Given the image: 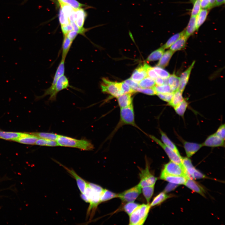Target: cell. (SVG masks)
Listing matches in <instances>:
<instances>
[{
    "label": "cell",
    "mask_w": 225,
    "mask_h": 225,
    "mask_svg": "<svg viewBox=\"0 0 225 225\" xmlns=\"http://www.w3.org/2000/svg\"><path fill=\"white\" fill-rule=\"evenodd\" d=\"M104 189L100 186L87 182V185L84 192L90 204L88 210V214H89L91 210L94 211L98 205L100 203V198Z\"/></svg>",
    "instance_id": "cell-1"
},
{
    "label": "cell",
    "mask_w": 225,
    "mask_h": 225,
    "mask_svg": "<svg viewBox=\"0 0 225 225\" xmlns=\"http://www.w3.org/2000/svg\"><path fill=\"white\" fill-rule=\"evenodd\" d=\"M59 146L76 148L83 150H92L94 148L90 141L77 139L70 137L59 135L56 141Z\"/></svg>",
    "instance_id": "cell-2"
},
{
    "label": "cell",
    "mask_w": 225,
    "mask_h": 225,
    "mask_svg": "<svg viewBox=\"0 0 225 225\" xmlns=\"http://www.w3.org/2000/svg\"><path fill=\"white\" fill-rule=\"evenodd\" d=\"M67 77L64 75L61 76L53 86L45 90L44 94L40 96L36 97L37 99L42 98L47 95H50L49 100L53 101L56 100L57 94L60 91L70 87Z\"/></svg>",
    "instance_id": "cell-3"
},
{
    "label": "cell",
    "mask_w": 225,
    "mask_h": 225,
    "mask_svg": "<svg viewBox=\"0 0 225 225\" xmlns=\"http://www.w3.org/2000/svg\"><path fill=\"white\" fill-rule=\"evenodd\" d=\"M150 204L139 205L129 216V224L142 225L144 223L149 211Z\"/></svg>",
    "instance_id": "cell-4"
},
{
    "label": "cell",
    "mask_w": 225,
    "mask_h": 225,
    "mask_svg": "<svg viewBox=\"0 0 225 225\" xmlns=\"http://www.w3.org/2000/svg\"><path fill=\"white\" fill-rule=\"evenodd\" d=\"M100 86L103 92L108 93L114 97L117 98L123 94L121 82L112 81L107 78H102Z\"/></svg>",
    "instance_id": "cell-5"
},
{
    "label": "cell",
    "mask_w": 225,
    "mask_h": 225,
    "mask_svg": "<svg viewBox=\"0 0 225 225\" xmlns=\"http://www.w3.org/2000/svg\"><path fill=\"white\" fill-rule=\"evenodd\" d=\"M127 124L131 125L140 129L135 122L133 105L126 108H120V122L116 128L122 125Z\"/></svg>",
    "instance_id": "cell-6"
},
{
    "label": "cell",
    "mask_w": 225,
    "mask_h": 225,
    "mask_svg": "<svg viewBox=\"0 0 225 225\" xmlns=\"http://www.w3.org/2000/svg\"><path fill=\"white\" fill-rule=\"evenodd\" d=\"M161 175L183 176L189 178L182 165H179L172 161L164 165Z\"/></svg>",
    "instance_id": "cell-7"
},
{
    "label": "cell",
    "mask_w": 225,
    "mask_h": 225,
    "mask_svg": "<svg viewBox=\"0 0 225 225\" xmlns=\"http://www.w3.org/2000/svg\"><path fill=\"white\" fill-rule=\"evenodd\" d=\"M140 181L138 185L142 188L143 187L154 185L157 179L150 172L148 163L145 169L141 170L139 173Z\"/></svg>",
    "instance_id": "cell-8"
},
{
    "label": "cell",
    "mask_w": 225,
    "mask_h": 225,
    "mask_svg": "<svg viewBox=\"0 0 225 225\" xmlns=\"http://www.w3.org/2000/svg\"><path fill=\"white\" fill-rule=\"evenodd\" d=\"M142 188L138 185L118 194V198L122 201L127 202H134L141 193Z\"/></svg>",
    "instance_id": "cell-9"
},
{
    "label": "cell",
    "mask_w": 225,
    "mask_h": 225,
    "mask_svg": "<svg viewBox=\"0 0 225 225\" xmlns=\"http://www.w3.org/2000/svg\"><path fill=\"white\" fill-rule=\"evenodd\" d=\"M149 137L153 141L160 146L165 151L171 161L178 164L182 165V157L172 150V149L166 146L163 142L155 136L149 135Z\"/></svg>",
    "instance_id": "cell-10"
},
{
    "label": "cell",
    "mask_w": 225,
    "mask_h": 225,
    "mask_svg": "<svg viewBox=\"0 0 225 225\" xmlns=\"http://www.w3.org/2000/svg\"><path fill=\"white\" fill-rule=\"evenodd\" d=\"M182 163L189 178L196 179L205 178L204 174L196 170L193 167L189 158L182 157Z\"/></svg>",
    "instance_id": "cell-11"
},
{
    "label": "cell",
    "mask_w": 225,
    "mask_h": 225,
    "mask_svg": "<svg viewBox=\"0 0 225 225\" xmlns=\"http://www.w3.org/2000/svg\"><path fill=\"white\" fill-rule=\"evenodd\" d=\"M202 144L203 146L211 147H224L225 140L214 133L208 136Z\"/></svg>",
    "instance_id": "cell-12"
},
{
    "label": "cell",
    "mask_w": 225,
    "mask_h": 225,
    "mask_svg": "<svg viewBox=\"0 0 225 225\" xmlns=\"http://www.w3.org/2000/svg\"><path fill=\"white\" fill-rule=\"evenodd\" d=\"M195 63L193 61L190 66L181 74L179 78V84L178 90L183 92L186 86L192 68Z\"/></svg>",
    "instance_id": "cell-13"
},
{
    "label": "cell",
    "mask_w": 225,
    "mask_h": 225,
    "mask_svg": "<svg viewBox=\"0 0 225 225\" xmlns=\"http://www.w3.org/2000/svg\"><path fill=\"white\" fill-rule=\"evenodd\" d=\"M59 164L63 167L68 172L75 178L76 180L78 187L81 193H84L87 185V182L78 176L73 169H70L61 164Z\"/></svg>",
    "instance_id": "cell-14"
},
{
    "label": "cell",
    "mask_w": 225,
    "mask_h": 225,
    "mask_svg": "<svg viewBox=\"0 0 225 225\" xmlns=\"http://www.w3.org/2000/svg\"><path fill=\"white\" fill-rule=\"evenodd\" d=\"M183 147L188 158L192 156L203 147L202 144L189 142L184 141Z\"/></svg>",
    "instance_id": "cell-15"
},
{
    "label": "cell",
    "mask_w": 225,
    "mask_h": 225,
    "mask_svg": "<svg viewBox=\"0 0 225 225\" xmlns=\"http://www.w3.org/2000/svg\"><path fill=\"white\" fill-rule=\"evenodd\" d=\"M145 63L139 65L133 72L131 77L133 81L138 82L147 76Z\"/></svg>",
    "instance_id": "cell-16"
},
{
    "label": "cell",
    "mask_w": 225,
    "mask_h": 225,
    "mask_svg": "<svg viewBox=\"0 0 225 225\" xmlns=\"http://www.w3.org/2000/svg\"><path fill=\"white\" fill-rule=\"evenodd\" d=\"M38 138L36 136L31 133H24L21 137L16 139L14 141L22 144L35 145Z\"/></svg>",
    "instance_id": "cell-17"
},
{
    "label": "cell",
    "mask_w": 225,
    "mask_h": 225,
    "mask_svg": "<svg viewBox=\"0 0 225 225\" xmlns=\"http://www.w3.org/2000/svg\"><path fill=\"white\" fill-rule=\"evenodd\" d=\"M160 178L170 183L180 185L184 184L188 178L183 176L160 175Z\"/></svg>",
    "instance_id": "cell-18"
},
{
    "label": "cell",
    "mask_w": 225,
    "mask_h": 225,
    "mask_svg": "<svg viewBox=\"0 0 225 225\" xmlns=\"http://www.w3.org/2000/svg\"><path fill=\"white\" fill-rule=\"evenodd\" d=\"M117 100L120 108L133 105L132 98L131 93L123 94L117 98Z\"/></svg>",
    "instance_id": "cell-19"
},
{
    "label": "cell",
    "mask_w": 225,
    "mask_h": 225,
    "mask_svg": "<svg viewBox=\"0 0 225 225\" xmlns=\"http://www.w3.org/2000/svg\"><path fill=\"white\" fill-rule=\"evenodd\" d=\"M184 185L193 191L204 196L205 191L203 188L192 179L188 178Z\"/></svg>",
    "instance_id": "cell-20"
},
{
    "label": "cell",
    "mask_w": 225,
    "mask_h": 225,
    "mask_svg": "<svg viewBox=\"0 0 225 225\" xmlns=\"http://www.w3.org/2000/svg\"><path fill=\"white\" fill-rule=\"evenodd\" d=\"M174 52L169 50L164 52L161 58L159 59L157 66L162 68L167 67Z\"/></svg>",
    "instance_id": "cell-21"
},
{
    "label": "cell",
    "mask_w": 225,
    "mask_h": 225,
    "mask_svg": "<svg viewBox=\"0 0 225 225\" xmlns=\"http://www.w3.org/2000/svg\"><path fill=\"white\" fill-rule=\"evenodd\" d=\"M23 132L4 131L0 130V138L14 141L21 137Z\"/></svg>",
    "instance_id": "cell-22"
},
{
    "label": "cell",
    "mask_w": 225,
    "mask_h": 225,
    "mask_svg": "<svg viewBox=\"0 0 225 225\" xmlns=\"http://www.w3.org/2000/svg\"><path fill=\"white\" fill-rule=\"evenodd\" d=\"M185 30V35L188 38L196 30V16H191L187 26Z\"/></svg>",
    "instance_id": "cell-23"
},
{
    "label": "cell",
    "mask_w": 225,
    "mask_h": 225,
    "mask_svg": "<svg viewBox=\"0 0 225 225\" xmlns=\"http://www.w3.org/2000/svg\"><path fill=\"white\" fill-rule=\"evenodd\" d=\"M188 38L184 34L170 47V50L174 52L181 50L185 47Z\"/></svg>",
    "instance_id": "cell-24"
},
{
    "label": "cell",
    "mask_w": 225,
    "mask_h": 225,
    "mask_svg": "<svg viewBox=\"0 0 225 225\" xmlns=\"http://www.w3.org/2000/svg\"><path fill=\"white\" fill-rule=\"evenodd\" d=\"M65 60L62 59L57 68L53 77V81L50 86H53L56 83L58 79L62 76L64 74Z\"/></svg>",
    "instance_id": "cell-25"
},
{
    "label": "cell",
    "mask_w": 225,
    "mask_h": 225,
    "mask_svg": "<svg viewBox=\"0 0 225 225\" xmlns=\"http://www.w3.org/2000/svg\"><path fill=\"white\" fill-rule=\"evenodd\" d=\"M160 132L161 135V140L163 143L177 154L180 155L179 151L175 144L168 137L166 134L161 129Z\"/></svg>",
    "instance_id": "cell-26"
},
{
    "label": "cell",
    "mask_w": 225,
    "mask_h": 225,
    "mask_svg": "<svg viewBox=\"0 0 225 225\" xmlns=\"http://www.w3.org/2000/svg\"><path fill=\"white\" fill-rule=\"evenodd\" d=\"M63 37L64 38L62 45V59L65 60L73 41H71L66 36Z\"/></svg>",
    "instance_id": "cell-27"
},
{
    "label": "cell",
    "mask_w": 225,
    "mask_h": 225,
    "mask_svg": "<svg viewBox=\"0 0 225 225\" xmlns=\"http://www.w3.org/2000/svg\"><path fill=\"white\" fill-rule=\"evenodd\" d=\"M208 13L207 9H201L196 16V30H198L199 28L205 21Z\"/></svg>",
    "instance_id": "cell-28"
},
{
    "label": "cell",
    "mask_w": 225,
    "mask_h": 225,
    "mask_svg": "<svg viewBox=\"0 0 225 225\" xmlns=\"http://www.w3.org/2000/svg\"><path fill=\"white\" fill-rule=\"evenodd\" d=\"M182 93L178 90L174 92L171 101L168 102V105L174 108L180 103L184 99Z\"/></svg>",
    "instance_id": "cell-29"
},
{
    "label": "cell",
    "mask_w": 225,
    "mask_h": 225,
    "mask_svg": "<svg viewBox=\"0 0 225 225\" xmlns=\"http://www.w3.org/2000/svg\"><path fill=\"white\" fill-rule=\"evenodd\" d=\"M164 50L165 49L162 47L154 51L149 55L146 60L150 62L160 59L164 52Z\"/></svg>",
    "instance_id": "cell-30"
},
{
    "label": "cell",
    "mask_w": 225,
    "mask_h": 225,
    "mask_svg": "<svg viewBox=\"0 0 225 225\" xmlns=\"http://www.w3.org/2000/svg\"><path fill=\"white\" fill-rule=\"evenodd\" d=\"M77 14L76 23L77 25L79 28H82L84 25L87 14L85 10L82 8L76 10Z\"/></svg>",
    "instance_id": "cell-31"
},
{
    "label": "cell",
    "mask_w": 225,
    "mask_h": 225,
    "mask_svg": "<svg viewBox=\"0 0 225 225\" xmlns=\"http://www.w3.org/2000/svg\"><path fill=\"white\" fill-rule=\"evenodd\" d=\"M30 133L39 138L53 141H56L59 136V135L56 133L49 132H36Z\"/></svg>",
    "instance_id": "cell-32"
},
{
    "label": "cell",
    "mask_w": 225,
    "mask_h": 225,
    "mask_svg": "<svg viewBox=\"0 0 225 225\" xmlns=\"http://www.w3.org/2000/svg\"><path fill=\"white\" fill-rule=\"evenodd\" d=\"M179 84V78L174 74L170 75L168 78V84L174 92L178 89Z\"/></svg>",
    "instance_id": "cell-33"
},
{
    "label": "cell",
    "mask_w": 225,
    "mask_h": 225,
    "mask_svg": "<svg viewBox=\"0 0 225 225\" xmlns=\"http://www.w3.org/2000/svg\"><path fill=\"white\" fill-rule=\"evenodd\" d=\"M185 33V30L177 33L171 37L162 46L164 49H166L170 48L173 45L178 39L183 36Z\"/></svg>",
    "instance_id": "cell-34"
},
{
    "label": "cell",
    "mask_w": 225,
    "mask_h": 225,
    "mask_svg": "<svg viewBox=\"0 0 225 225\" xmlns=\"http://www.w3.org/2000/svg\"><path fill=\"white\" fill-rule=\"evenodd\" d=\"M169 196L166 194L164 192L159 193L153 199L150 204L151 207L159 205L168 198Z\"/></svg>",
    "instance_id": "cell-35"
},
{
    "label": "cell",
    "mask_w": 225,
    "mask_h": 225,
    "mask_svg": "<svg viewBox=\"0 0 225 225\" xmlns=\"http://www.w3.org/2000/svg\"><path fill=\"white\" fill-rule=\"evenodd\" d=\"M155 84L154 79L147 76L141 80L138 84L139 87L143 88H152Z\"/></svg>",
    "instance_id": "cell-36"
},
{
    "label": "cell",
    "mask_w": 225,
    "mask_h": 225,
    "mask_svg": "<svg viewBox=\"0 0 225 225\" xmlns=\"http://www.w3.org/2000/svg\"><path fill=\"white\" fill-rule=\"evenodd\" d=\"M188 106V102L184 99V100L173 108L176 112L179 115L182 117Z\"/></svg>",
    "instance_id": "cell-37"
},
{
    "label": "cell",
    "mask_w": 225,
    "mask_h": 225,
    "mask_svg": "<svg viewBox=\"0 0 225 225\" xmlns=\"http://www.w3.org/2000/svg\"><path fill=\"white\" fill-rule=\"evenodd\" d=\"M115 198H118V194L103 189L100 198V202H105Z\"/></svg>",
    "instance_id": "cell-38"
},
{
    "label": "cell",
    "mask_w": 225,
    "mask_h": 225,
    "mask_svg": "<svg viewBox=\"0 0 225 225\" xmlns=\"http://www.w3.org/2000/svg\"><path fill=\"white\" fill-rule=\"evenodd\" d=\"M154 185L146 186L142 188V191L147 202L149 203L153 193Z\"/></svg>",
    "instance_id": "cell-39"
},
{
    "label": "cell",
    "mask_w": 225,
    "mask_h": 225,
    "mask_svg": "<svg viewBox=\"0 0 225 225\" xmlns=\"http://www.w3.org/2000/svg\"><path fill=\"white\" fill-rule=\"evenodd\" d=\"M35 145L49 147L59 146L56 141L51 140L39 138L36 141Z\"/></svg>",
    "instance_id": "cell-40"
},
{
    "label": "cell",
    "mask_w": 225,
    "mask_h": 225,
    "mask_svg": "<svg viewBox=\"0 0 225 225\" xmlns=\"http://www.w3.org/2000/svg\"><path fill=\"white\" fill-rule=\"evenodd\" d=\"M153 88L157 93H166L174 92L168 84H163L160 86H155Z\"/></svg>",
    "instance_id": "cell-41"
},
{
    "label": "cell",
    "mask_w": 225,
    "mask_h": 225,
    "mask_svg": "<svg viewBox=\"0 0 225 225\" xmlns=\"http://www.w3.org/2000/svg\"><path fill=\"white\" fill-rule=\"evenodd\" d=\"M139 205L133 202H128L124 206L123 210L127 214L130 215Z\"/></svg>",
    "instance_id": "cell-42"
},
{
    "label": "cell",
    "mask_w": 225,
    "mask_h": 225,
    "mask_svg": "<svg viewBox=\"0 0 225 225\" xmlns=\"http://www.w3.org/2000/svg\"><path fill=\"white\" fill-rule=\"evenodd\" d=\"M158 76L163 79L168 78L170 76V73L162 68L156 66L153 68Z\"/></svg>",
    "instance_id": "cell-43"
},
{
    "label": "cell",
    "mask_w": 225,
    "mask_h": 225,
    "mask_svg": "<svg viewBox=\"0 0 225 225\" xmlns=\"http://www.w3.org/2000/svg\"><path fill=\"white\" fill-rule=\"evenodd\" d=\"M61 2L63 3L68 4L74 9L76 10L85 6L84 4L79 3L76 0H61Z\"/></svg>",
    "instance_id": "cell-44"
},
{
    "label": "cell",
    "mask_w": 225,
    "mask_h": 225,
    "mask_svg": "<svg viewBox=\"0 0 225 225\" xmlns=\"http://www.w3.org/2000/svg\"><path fill=\"white\" fill-rule=\"evenodd\" d=\"M61 6V9L65 16L68 18V17L74 9L68 4L63 3L61 2L59 3Z\"/></svg>",
    "instance_id": "cell-45"
},
{
    "label": "cell",
    "mask_w": 225,
    "mask_h": 225,
    "mask_svg": "<svg viewBox=\"0 0 225 225\" xmlns=\"http://www.w3.org/2000/svg\"><path fill=\"white\" fill-rule=\"evenodd\" d=\"M201 0H194L191 16H196L201 9Z\"/></svg>",
    "instance_id": "cell-46"
},
{
    "label": "cell",
    "mask_w": 225,
    "mask_h": 225,
    "mask_svg": "<svg viewBox=\"0 0 225 225\" xmlns=\"http://www.w3.org/2000/svg\"><path fill=\"white\" fill-rule=\"evenodd\" d=\"M136 91L137 92H138L149 95H154L156 94V95L157 93V92L153 88H141L138 87L137 88Z\"/></svg>",
    "instance_id": "cell-47"
},
{
    "label": "cell",
    "mask_w": 225,
    "mask_h": 225,
    "mask_svg": "<svg viewBox=\"0 0 225 225\" xmlns=\"http://www.w3.org/2000/svg\"><path fill=\"white\" fill-rule=\"evenodd\" d=\"M121 88L123 94L126 93L132 94L136 92L124 81L121 82Z\"/></svg>",
    "instance_id": "cell-48"
},
{
    "label": "cell",
    "mask_w": 225,
    "mask_h": 225,
    "mask_svg": "<svg viewBox=\"0 0 225 225\" xmlns=\"http://www.w3.org/2000/svg\"><path fill=\"white\" fill-rule=\"evenodd\" d=\"M59 18L61 26L67 25L69 24L70 21L68 18L65 16L61 8H60L59 10Z\"/></svg>",
    "instance_id": "cell-49"
},
{
    "label": "cell",
    "mask_w": 225,
    "mask_h": 225,
    "mask_svg": "<svg viewBox=\"0 0 225 225\" xmlns=\"http://www.w3.org/2000/svg\"><path fill=\"white\" fill-rule=\"evenodd\" d=\"M147 75L149 77L155 80L158 77L152 67L145 63Z\"/></svg>",
    "instance_id": "cell-50"
},
{
    "label": "cell",
    "mask_w": 225,
    "mask_h": 225,
    "mask_svg": "<svg viewBox=\"0 0 225 225\" xmlns=\"http://www.w3.org/2000/svg\"><path fill=\"white\" fill-rule=\"evenodd\" d=\"M173 92L166 93H157L156 95L162 100L169 102L172 98Z\"/></svg>",
    "instance_id": "cell-51"
},
{
    "label": "cell",
    "mask_w": 225,
    "mask_h": 225,
    "mask_svg": "<svg viewBox=\"0 0 225 225\" xmlns=\"http://www.w3.org/2000/svg\"><path fill=\"white\" fill-rule=\"evenodd\" d=\"M225 125L224 124L220 125L214 134L225 140Z\"/></svg>",
    "instance_id": "cell-52"
},
{
    "label": "cell",
    "mask_w": 225,
    "mask_h": 225,
    "mask_svg": "<svg viewBox=\"0 0 225 225\" xmlns=\"http://www.w3.org/2000/svg\"><path fill=\"white\" fill-rule=\"evenodd\" d=\"M72 25L73 29L78 34L84 35L85 32L87 31V29L83 28H79L74 22H70Z\"/></svg>",
    "instance_id": "cell-53"
},
{
    "label": "cell",
    "mask_w": 225,
    "mask_h": 225,
    "mask_svg": "<svg viewBox=\"0 0 225 225\" xmlns=\"http://www.w3.org/2000/svg\"><path fill=\"white\" fill-rule=\"evenodd\" d=\"M124 82L127 84L132 89L135 91L137 88L139 87L138 84L135 81H133L131 78L128 79Z\"/></svg>",
    "instance_id": "cell-54"
},
{
    "label": "cell",
    "mask_w": 225,
    "mask_h": 225,
    "mask_svg": "<svg viewBox=\"0 0 225 225\" xmlns=\"http://www.w3.org/2000/svg\"><path fill=\"white\" fill-rule=\"evenodd\" d=\"M61 26V29L63 36H66L69 32L73 30L72 25L70 24L67 25H63Z\"/></svg>",
    "instance_id": "cell-55"
},
{
    "label": "cell",
    "mask_w": 225,
    "mask_h": 225,
    "mask_svg": "<svg viewBox=\"0 0 225 225\" xmlns=\"http://www.w3.org/2000/svg\"><path fill=\"white\" fill-rule=\"evenodd\" d=\"M201 8L202 9H207L210 8V4L209 0H201Z\"/></svg>",
    "instance_id": "cell-56"
},
{
    "label": "cell",
    "mask_w": 225,
    "mask_h": 225,
    "mask_svg": "<svg viewBox=\"0 0 225 225\" xmlns=\"http://www.w3.org/2000/svg\"><path fill=\"white\" fill-rule=\"evenodd\" d=\"M178 185L171 183L168 184L165 188L164 192H167L174 190L178 186Z\"/></svg>",
    "instance_id": "cell-57"
},
{
    "label": "cell",
    "mask_w": 225,
    "mask_h": 225,
    "mask_svg": "<svg viewBox=\"0 0 225 225\" xmlns=\"http://www.w3.org/2000/svg\"><path fill=\"white\" fill-rule=\"evenodd\" d=\"M78 33L75 31L72 30L69 32L66 36L71 41H73L75 39L78 35Z\"/></svg>",
    "instance_id": "cell-58"
},
{
    "label": "cell",
    "mask_w": 225,
    "mask_h": 225,
    "mask_svg": "<svg viewBox=\"0 0 225 225\" xmlns=\"http://www.w3.org/2000/svg\"><path fill=\"white\" fill-rule=\"evenodd\" d=\"M77 13L76 10H74L68 17V19L70 22H74L77 19Z\"/></svg>",
    "instance_id": "cell-59"
},
{
    "label": "cell",
    "mask_w": 225,
    "mask_h": 225,
    "mask_svg": "<svg viewBox=\"0 0 225 225\" xmlns=\"http://www.w3.org/2000/svg\"><path fill=\"white\" fill-rule=\"evenodd\" d=\"M155 84L157 86H160L164 84V79L158 77L155 80Z\"/></svg>",
    "instance_id": "cell-60"
},
{
    "label": "cell",
    "mask_w": 225,
    "mask_h": 225,
    "mask_svg": "<svg viewBox=\"0 0 225 225\" xmlns=\"http://www.w3.org/2000/svg\"><path fill=\"white\" fill-rule=\"evenodd\" d=\"M210 8L216 6V0H209Z\"/></svg>",
    "instance_id": "cell-61"
},
{
    "label": "cell",
    "mask_w": 225,
    "mask_h": 225,
    "mask_svg": "<svg viewBox=\"0 0 225 225\" xmlns=\"http://www.w3.org/2000/svg\"><path fill=\"white\" fill-rule=\"evenodd\" d=\"M225 0H216V6L221 5L224 3Z\"/></svg>",
    "instance_id": "cell-62"
},
{
    "label": "cell",
    "mask_w": 225,
    "mask_h": 225,
    "mask_svg": "<svg viewBox=\"0 0 225 225\" xmlns=\"http://www.w3.org/2000/svg\"><path fill=\"white\" fill-rule=\"evenodd\" d=\"M81 197L83 200L84 201L88 203V200L87 197L84 193L81 194Z\"/></svg>",
    "instance_id": "cell-63"
},
{
    "label": "cell",
    "mask_w": 225,
    "mask_h": 225,
    "mask_svg": "<svg viewBox=\"0 0 225 225\" xmlns=\"http://www.w3.org/2000/svg\"><path fill=\"white\" fill-rule=\"evenodd\" d=\"M59 3L61 2V0H58Z\"/></svg>",
    "instance_id": "cell-64"
}]
</instances>
